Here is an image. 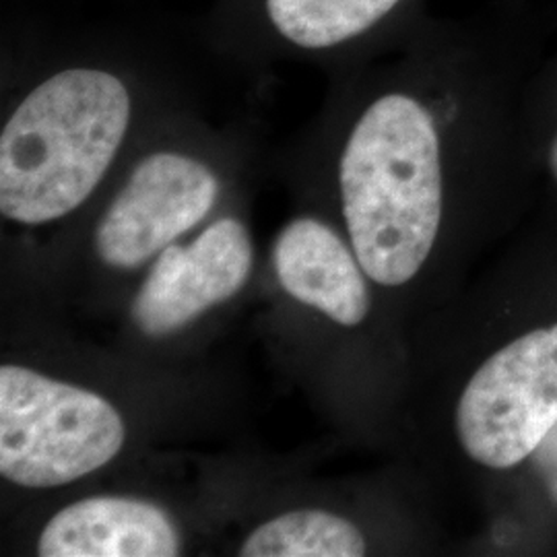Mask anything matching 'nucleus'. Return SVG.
Masks as SVG:
<instances>
[{
  "label": "nucleus",
  "mask_w": 557,
  "mask_h": 557,
  "mask_svg": "<svg viewBox=\"0 0 557 557\" xmlns=\"http://www.w3.org/2000/svg\"><path fill=\"white\" fill-rule=\"evenodd\" d=\"M557 423V320L510 338L467 380L455 411L465 455L508 471Z\"/></svg>",
  "instance_id": "nucleus-4"
},
{
  "label": "nucleus",
  "mask_w": 557,
  "mask_h": 557,
  "mask_svg": "<svg viewBox=\"0 0 557 557\" xmlns=\"http://www.w3.org/2000/svg\"><path fill=\"white\" fill-rule=\"evenodd\" d=\"M41 557H174L180 533L151 502L85 498L48 520L38 539Z\"/></svg>",
  "instance_id": "nucleus-7"
},
{
  "label": "nucleus",
  "mask_w": 557,
  "mask_h": 557,
  "mask_svg": "<svg viewBox=\"0 0 557 557\" xmlns=\"http://www.w3.org/2000/svg\"><path fill=\"white\" fill-rule=\"evenodd\" d=\"M529 462L543 492L557 508V423L539 442L537 448L529 457Z\"/></svg>",
  "instance_id": "nucleus-11"
},
{
  "label": "nucleus",
  "mask_w": 557,
  "mask_h": 557,
  "mask_svg": "<svg viewBox=\"0 0 557 557\" xmlns=\"http://www.w3.org/2000/svg\"><path fill=\"white\" fill-rule=\"evenodd\" d=\"M338 182L363 273L384 287L418 277L438 239L444 200L432 114L403 94L374 101L345 145Z\"/></svg>",
  "instance_id": "nucleus-1"
},
{
  "label": "nucleus",
  "mask_w": 557,
  "mask_h": 557,
  "mask_svg": "<svg viewBox=\"0 0 557 557\" xmlns=\"http://www.w3.org/2000/svg\"><path fill=\"white\" fill-rule=\"evenodd\" d=\"M398 0H267L269 17L278 34L301 48H331L351 40L386 13Z\"/></svg>",
  "instance_id": "nucleus-10"
},
{
  "label": "nucleus",
  "mask_w": 557,
  "mask_h": 557,
  "mask_svg": "<svg viewBox=\"0 0 557 557\" xmlns=\"http://www.w3.org/2000/svg\"><path fill=\"white\" fill-rule=\"evenodd\" d=\"M368 543L347 518L326 510H294L271 518L244 541L242 557H359Z\"/></svg>",
  "instance_id": "nucleus-9"
},
{
  "label": "nucleus",
  "mask_w": 557,
  "mask_h": 557,
  "mask_svg": "<svg viewBox=\"0 0 557 557\" xmlns=\"http://www.w3.org/2000/svg\"><path fill=\"white\" fill-rule=\"evenodd\" d=\"M549 168H552V174L557 180V137L552 143V149H549Z\"/></svg>",
  "instance_id": "nucleus-12"
},
{
  "label": "nucleus",
  "mask_w": 557,
  "mask_h": 557,
  "mask_svg": "<svg viewBox=\"0 0 557 557\" xmlns=\"http://www.w3.org/2000/svg\"><path fill=\"white\" fill-rule=\"evenodd\" d=\"M116 407L79 386L21 366L0 368V475L32 490L87 478L119 455Z\"/></svg>",
  "instance_id": "nucleus-3"
},
{
  "label": "nucleus",
  "mask_w": 557,
  "mask_h": 557,
  "mask_svg": "<svg viewBox=\"0 0 557 557\" xmlns=\"http://www.w3.org/2000/svg\"><path fill=\"white\" fill-rule=\"evenodd\" d=\"M252 239L234 218L215 221L188 246H168L133 304L147 337H165L234 298L252 271Z\"/></svg>",
  "instance_id": "nucleus-6"
},
{
  "label": "nucleus",
  "mask_w": 557,
  "mask_h": 557,
  "mask_svg": "<svg viewBox=\"0 0 557 557\" xmlns=\"http://www.w3.org/2000/svg\"><path fill=\"white\" fill-rule=\"evenodd\" d=\"M220 195L215 174L180 153L140 161L103 213L96 248L114 269H135L209 215Z\"/></svg>",
  "instance_id": "nucleus-5"
},
{
  "label": "nucleus",
  "mask_w": 557,
  "mask_h": 557,
  "mask_svg": "<svg viewBox=\"0 0 557 557\" xmlns=\"http://www.w3.org/2000/svg\"><path fill=\"white\" fill-rule=\"evenodd\" d=\"M273 262L283 289L326 319L358 326L368 317V275L329 225L312 218L292 221L278 234Z\"/></svg>",
  "instance_id": "nucleus-8"
},
{
  "label": "nucleus",
  "mask_w": 557,
  "mask_h": 557,
  "mask_svg": "<svg viewBox=\"0 0 557 557\" xmlns=\"http://www.w3.org/2000/svg\"><path fill=\"white\" fill-rule=\"evenodd\" d=\"M131 120L124 83L69 69L36 87L0 137V211L41 225L75 211L119 153Z\"/></svg>",
  "instance_id": "nucleus-2"
}]
</instances>
